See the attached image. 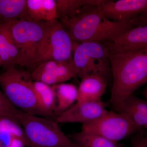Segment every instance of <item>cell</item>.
<instances>
[{
    "label": "cell",
    "instance_id": "obj_3",
    "mask_svg": "<svg viewBox=\"0 0 147 147\" xmlns=\"http://www.w3.org/2000/svg\"><path fill=\"white\" fill-rule=\"evenodd\" d=\"M52 22L21 19L5 24L18 49L17 65L35 68L38 49Z\"/></svg>",
    "mask_w": 147,
    "mask_h": 147
},
{
    "label": "cell",
    "instance_id": "obj_12",
    "mask_svg": "<svg viewBox=\"0 0 147 147\" xmlns=\"http://www.w3.org/2000/svg\"><path fill=\"white\" fill-rule=\"evenodd\" d=\"M100 7L105 17L110 20L130 21L147 11V0L107 1Z\"/></svg>",
    "mask_w": 147,
    "mask_h": 147
},
{
    "label": "cell",
    "instance_id": "obj_15",
    "mask_svg": "<svg viewBox=\"0 0 147 147\" xmlns=\"http://www.w3.org/2000/svg\"><path fill=\"white\" fill-rule=\"evenodd\" d=\"M28 20L51 22L58 19L55 0H27Z\"/></svg>",
    "mask_w": 147,
    "mask_h": 147
},
{
    "label": "cell",
    "instance_id": "obj_9",
    "mask_svg": "<svg viewBox=\"0 0 147 147\" xmlns=\"http://www.w3.org/2000/svg\"><path fill=\"white\" fill-rule=\"evenodd\" d=\"M76 75L73 60L45 62L37 65L31 73L33 80L50 86L63 83Z\"/></svg>",
    "mask_w": 147,
    "mask_h": 147
},
{
    "label": "cell",
    "instance_id": "obj_20",
    "mask_svg": "<svg viewBox=\"0 0 147 147\" xmlns=\"http://www.w3.org/2000/svg\"><path fill=\"white\" fill-rule=\"evenodd\" d=\"M16 138L26 142L20 122L13 118L0 116V147L9 146Z\"/></svg>",
    "mask_w": 147,
    "mask_h": 147
},
{
    "label": "cell",
    "instance_id": "obj_25",
    "mask_svg": "<svg viewBox=\"0 0 147 147\" xmlns=\"http://www.w3.org/2000/svg\"><path fill=\"white\" fill-rule=\"evenodd\" d=\"M134 135L132 140L131 147H147V146L142 142L140 137V133H137Z\"/></svg>",
    "mask_w": 147,
    "mask_h": 147
},
{
    "label": "cell",
    "instance_id": "obj_18",
    "mask_svg": "<svg viewBox=\"0 0 147 147\" xmlns=\"http://www.w3.org/2000/svg\"><path fill=\"white\" fill-rule=\"evenodd\" d=\"M32 86L40 109L47 117H53L56 109V96L52 86L34 81Z\"/></svg>",
    "mask_w": 147,
    "mask_h": 147
},
{
    "label": "cell",
    "instance_id": "obj_2",
    "mask_svg": "<svg viewBox=\"0 0 147 147\" xmlns=\"http://www.w3.org/2000/svg\"><path fill=\"white\" fill-rule=\"evenodd\" d=\"M113 76L110 103L115 111L127 96L147 83V49L109 53Z\"/></svg>",
    "mask_w": 147,
    "mask_h": 147
},
{
    "label": "cell",
    "instance_id": "obj_22",
    "mask_svg": "<svg viewBox=\"0 0 147 147\" xmlns=\"http://www.w3.org/2000/svg\"><path fill=\"white\" fill-rule=\"evenodd\" d=\"M71 137V141L78 147H119L118 142L82 131L75 133Z\"/></svg>",
    "mask_w": 147,
    "mask_h": 147
},
{
    "label": "cell",
    "instance_id": "obj_26",
    "mask_svg": "<svg viewBox=\"0 0 147 147\" xmlns=\"http://www.w3.org/2000/svg\"><path fill=\"white\" fill-rule=\"evenodd\" d=\"M27 146L26 142L24 139L16 138L13 140L11 144L8 147H25Z\"/></svg>",
    "mask_w": 147,
    "mask_h": 147
},
{
    "label": "cell",
    "instance_id": "obj_17",
    "mask_svg": "<svg viewBox=\"0 0 147 147\" xmlns=\"http://www.w3.org/2000/svg\"><path fill=\"white\" fill-rule=\"evenodd\" d=\"M106 0H55L58 20L67 21L76 16L85 6H101Z\"/></svg>",
    "mask_w": 147,
    "mask_h": 147
},
{
    "label": "cell",
    "instance_id": "obj_14",
    "mask_svg": "<svg viewBox=\"0 0 147 147\" xmlns=\"http://www.w3.org/2000/svg\"><path fill=\"white\" fill-rule=\"evenodd\" d=\"M107 85V79L102 76L90 75L85 77L79 84L76 102L100 100Z\"/></svg>",
    "mask_w": 147,
    "mask_h": 147
},
{
    "label": "cell",
    "instance_id": "obj_23",
    "mask_svg": "<svg viewBox=\"0 0 147 147\" xmlns=\"http://www.w3.org/2000/svg\"><path fill=\"white\" fill-rule=\"evenodd\" d=\"M18 110L11 104L0 88V116L9 117L18 120Z\"/></svg>",
    "mask_w": 147,
    "mask_h": 147
},
{
    "label": "cell",
    "instance_id": "obj_13",
    "mask_svg": "<svg viewBox=\"0 0 147 147\" xmlns=\"http://www.w3.org/2000/svg\"><path fill=\"white\" fill-rule=\"evenodd\" d=\"M115 112L125 114L143 131H147V100L133 94L127 96Z\"/></svg>",
    "mask_w": 147,
    "mask_h": 147
},
{
    "label": "cell",
    "instance_id": "obj_16",
    "mask_svg": "<svg viewBox=\"0 0 147 147\" xmlns=\"http://www.w3.org/2000/svg\"><path fill=\"white\" fill-rule=\"evenodd\" d=\"M0 57L5 71L15 67L18 57V49L6 24H0Z\"/></svg>",
    "mask_w": 147,
    "mask_h": 147
},
{
    "label": "cell",
    "instance_id": "obj_30",
    "mask_svg": "<svg viewBox=\"0 0 147 147\" xmlns=\"http://www.w3.org/2000/svg\"><path fill=\"white\" fill-rule=\"evenodd\" d=\"M78 147L77 146H75V147Z\"/></svg>",
    "mask_w": 147,
    "mask_h": 147
},
{
    "label": "cell",
    "instance_id": "obj_19",
    "mask_svg": "<svg viewBox=\"0 0 147 147\" xmlns=\"http://www.w3.org/2000/svg\"><path fill=\"white\" fill-rule=\"evenodd\" d=\"M28 19L27 0H0V24Z\"/></svg>",
    "mask_w": 147,
    "mask_h": 147
},
{
    "label": "cell",
    "instance_id": "obj_24",
    "mask_svg": "<svg viewBox=\"0 0 147 147\" xmlns=\"http://www.w3.org/2000/svg\"><path fill=\"white\" fill-rule=\"evenodd\" d=\"M130 22L134 27L147 26V11L135 16Z\"/></svg>",
    "mask_w": 147,
    "mask_h": 147
},
{
    "label": "cell",
    "instance_id": "obj_4",
    "mask_svg": "<svg viewBox=\"0 0 147 147\" xmlns=\"http://www.w3.org/2000/svg\"><path fill=\"white\" fill-rule=\"evenodd\" d=\"M28 147H74L77 146L61 130L57 122L18 110Z\"/></svg>",
    "mask_w": 147,
    "mask_h": 147
},
{
    "label": "cell",
    "instance_id": "obj_8",
    "mask_svg": "<svg viewBox=\"0 0 147 147\" xmlns=\"http://www.w3.org/2000/svg\"><path fill=\"white\" fill-rule=\"evenodd\" d=\"M72 53L73 41L60 21L57 19L51 22L40 46L36 66L48 61L71 60Z\"/></svg>",
    "mask_w": 147,
    "mask_h": 147
},
{
    "label": "cell",
    "instance_id": "obj_5",
    "mask_svg": "<svg viewBox=\"0 0 147 147\" xmlns=\"http://www.w3.org/2000/svg\"><path fill=\"white\" fill-rule=\"evenodd\" d=\"M33 82L31 73L15 67L0 73V88L13 107L31 115L46 117L37 102Z\"/></svg>",
    "mask_w": 147,
    "mask_h": 147
},
{
    "label": "cell",
    "instance_id": "obj_7",
    "mask_svg": "<svg viewBox=\"0 0 147 147\" xmlns=\"http://www.w3.org/2000/svg\"><path fill=\"white\" fill-rule=\"evenodd\" d=\"M81 131L117 142L130 135L144 133L142 129L125 114L108 111L96 119L83 124Z\"/></svg>",
    "mask_w": 147,
    "mask_h": 147
},
{
    "label": "cell",
    "instance_id": "obj_11",
    "mask_svg": "<svg viewBox=\"0 0 147 147\" xmlns=\"http://www.w3.org/2000/svg\"><path fill=\"white\" fill-rule=\"evenodd\" d=\"M109 53L122 54L147 49V26L134 27L118 37L105 42Z\"/></svg>",
    "mask_w": 147,
    "mask_h": 147
},
{
    "label": "cell",
    "instance_id": "obj_6",
    "mask_svg": "<svg viewBox=\"0 0 147 147\" xmlns=\"http://www.w3.org/2000/svg\"><path fill=\"white\" fill-rule=\"evenodd\" d=\"M73 53L76 75L80 79L98 75L107 79L111 70L109 51L104 43L73 41Z\"/></svg>",
    "mask_w": 147,
    "mask_h": 147
},
{
    "label": "cell",
    "instance_id": "obj_28",
    "mask_svg": "<svg viewBox=\"0 0 147 147\" xmlns=\"http://www.w3.org/2000/svg\"><path fill=\"white\" fill-rule=\"evenodd\" d=\"M144 94L147 100V86L146 88L144 90Z\"/></svg>",
    "mask_w": 147,
    "mask_h": 147
},
{
    "label": "cell",
    "instance_id": "obj_10",
    "mask_svg": "<svg viewBox=\"0 0 147 147\" xmlns=\"http://www.w3.org/2000/svg\"><path fill=\"white\" fill-rule=\"evenodd\" d=\"M108 112L105 104L100 100L77 102L56 117L60 123H76L82 124L100 117Z\"/></svg>",
    "mask_w": 147,
    "mask_h": 147
},
{
    "label": "cell",
    "instance_id": "obj_21",
    "mask_svg": "<svg viewBox=\"0 0 147 147\" xmlns=\"http://www.w3.org/2000/svg\"><path fill=\"white\" fill-rule=\"evenodd\" d=\"M52 86L55 91L57 101L54 115L57 117L76 101L78 89L73 84L64 83L55 84Z\"/></svg>",
    "mask_w": 147,
    "mask_h": 147
},
{
    "label": "cell",
    "instance_id": "obj_1",
    "mask_svg": "<svg viewBox=\"0 0 147 147\" xmlns=\"http://www.w3.org/2000/svg\"><path fill=\"white\" fill-rule=\"evenodd\" d=\"M100 7L85 6L74 18L60 21L72 41L108 42L134 27L130 21L108 19Z\"/></svg>",
    "mask_w": 147,
    "mask_h": 147
},
{
    "label": "cell",
    "instance_id": "obj_29",
    "mask_svg": "<svg viewBox=\"0 0 147 147\" xmlns=\"http://www.w3.org/2000/svg\"><path fill=\"white\" fill-rule=\"evenodd\" d=\"M1 66H2V61L0 57V67Z\"/></svg>",
    "mask_w": 147,
    "mask_h": 147
},
{
    "label": "cell",
    "instance_id": "obj_27",
    "mask_svg": "<svg viewBox=\"0 0 147 147\" xmlns=\"http://www.w3.org/2000/svg\"><path fill=\"white\" fill-rule=\"evenodd\" d=\"M140 136L142 142L145 145L147 146V136H146L144 134L142 133H140Z\"/></svg>",
    "mask_w": 147,
    "mask_h": 147
}]
</instances>
